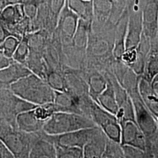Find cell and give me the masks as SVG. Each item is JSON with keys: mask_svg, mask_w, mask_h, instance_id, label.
Masks as SVG:
<instances>
[{"mask_svg": "<svg viewBox=\"0 0 158 158\" xmlns=\"http://www.w3.org/2000/svg\"><path fill=\"white\" fill-rule=\"evenodd\" d=\"M115 28L104 27L98 32L91 30L84 69L95 70L102 73L111 67L115 59L113 55Z\"/></svg>", "mask_w": 158, "mask_h": 158, "instance_id": "obj_1", "label": "cell"}, {"mask_svg": "<svg viewBox=\"0 0 158 158\" xmlns=\"http://www.w3.org/2000/svg\"><path fill=\"white\" fill-rule=\"evenodd\" d=\"M10 89L17 96L36 106L53 102L54 90L45 80L32 73L19 79Z\"/></svg>", "mask_w": 158, "mask_h": 158, "instance_id": "obj_2", "label": "cell"}, {"mask_svg": "<svg viewBox=\"0 0 158 158\" xmlns=\"http://www.w3.org/2000/svg\"><path fill=\"white\" fill-rule=\"evenodd\" d=\"M34 138L35 132L28 133L19 130L0 116V139L15 158H29Z\"/></svg>", "mask_w": 158, "mask_h": 158, "instance_id": "obj_3", "label": "cell"}, {"mask_svg": "<svg viewBox=\"0 0 158 158\" xmlns=\"http://www.w3.org/2000/svg\"><path fill=\"white\" fill-rule=\"evenodd\" d=\"M97 126L91 119L84 115L77 113L57 112L54 113L46 122L43 130L50 135H59Z\"/></svg>", "mask_w": 158, "mask_h": 158, "instance_id": "obj_4", "label": "cell"}, {"mask_svg": "<svg viewBox=\"0 0 158 158\" xmlns=\"http://www.w3.org/2000/svg\"><path fill=\"white\" fill-rule=\"evenodd\" d=\"M36 106L17 96L10 89L0 90V116L14 127H18L17 118L19 114Z\"/></svg>", "mask_w": 158, "mask_h": 158, "instance_id": "obj_5", "label": "cell"}, {"mask_svg": "<svg viewBox=\"0 0 158 158\" xmlns=\"http://www.w3.org/2000/svg\"><path fill=\"white\" fill-rule=\"evenodd\" d=\"M134 106L136 124L148 139L155 135L158 131L156 119L143 102L138 89L128 93Z\"/></svg>", "mask_w": 158, "mask_h": 158, "instance_id": "obj_6", "label": "cell"}, {"mask_svg": "<svg viewBox=\"0 0 158 158\" xmlns=\"http://www.w3.org/2000/svg\"><path fill=\"white\" fill-rule=\"evenodd\" d=\"M127 2L129 15L125 49L138 47L143 31L142 6L134 0H128Z\"/></svg>", "mask_w": 158, "mask_h": 158, "instance_id": "obj_7", "label": "cell"}, {"mask_svg": "<svg viewBox=\"0 0 158 158\" xmlns=\"http://www.w3.org/2000/svg\"><path fill=\"white\" fill-rule=\"evenodd\" d=\"M99 129L98 126L59 135H50L44 131L46 138L54 144L83 148Z\"/></svg>", "mask_w": 158, "mask_h": 158, "instance_id": "obj_8", "label": "cell"}, {"mask_svg": "<svg viewBox=\"0 0 158 158\" xmlns=\"http://www.w3.org/2000/svg\"><path fill=\"white\" fill-rule=\"evenodd\" d=\"M80 18L68 6L67 2L59 17L55 32L59 36L63 46L71 44L78 26Z\"/></svg>", "mask_w": 158, "mask_h": 158, "instance_id": "obj_9", "label": "cell"}, {"mask_svg": "<svg viewBox=\"0 0 158 158\" xmlns=\"http://www.w3.org/2000/svg\"><path fill=\"white\" fill-rule=\"evenodd\" d=\"M142 12V35L150 40L152 44L158 34V0H143Z\"/></svg>", "mask_w": 158, "mask_h": 158, "instance_id": "obj_10", "label": "cell"}, {"mask_svg": "<svg viewBox=\"0 0 158 158\" xmlns=\"http://www.w3.org/2000/svg\"><path fill=\"white\" fill-rule=\"evenodd\" d=\"M121 126V145H131L145 151L146 136L136 123L126 121Z\"/></svg>", "mask_w": 158, "mask_h": 158, "instance_id": "obj_11", "label": "cell"}, {"mask_svg": "<svg viewBox=\"0 0 158 158\" xmlns=\"http://www.w3.org/2000/svg\"><path fill=\"white\" fill-rule=\"evenodd\" d=\"M31 73L26 66L14 60L8 66L0 70V90L10 89L19 79Z\"/></svg>", "mask_w": 158, "mask_h": 158, "instance_id": "obj_12", "label": "cell"}, {"mask_svg": "<svg viewBox=\"0 0 158 158\" xmlns=\"http://www.w3.org/2000/svg\"><path fill=\"white\" fill-rule=\"evenodd\" d=\"M29 158H56L55 145L46 138L44 130L35 132L34 142Z\"/></svg>", "mask_w": 158, "mask_h": 158, "instance_id": "obj_13", "label": "cell"}, {"mask_svg": "<svg viewBox=\"0 0 158 158\" xmlns=\"http://www.w3.org/2000/svg\"><path fill=\"white\" fill-rule=\"evenodd\" d=\"M93 18L91 30L98 32L107 23L113 6V0H93Z\"/></svg>", "mask_w": 158, "mask_h": 158, "instance_id": "obj_14", "label": "cell"}, {"mask_svg": "<svg viewBox=\"0 0 158 158\" xmlns=\"http://www.w3.org/2000/svg\"><path fill=\"white\" fill-rule=\"evenodd\" d=\"M81 71L89 85V96L94 102H97L98 96L107 87V79L102 73L95 70L83 69Z\"/></svg>", "mask_w": 158, "mask_h": 158, "instance_id": "obj_15", "label": "cell"}, {"mask_svg": "<svg viewBox=\"0 0 158 158\" xmlns=\"http://www.w3.org/2000/svg\"><path fill=\"white\" fill-rule=\"evenodd\" d=\"M128 8H127L120 18L115 28V40L113 49V55L115 59L120 60L125 50V40L128 23Z\"/></svg>", "mask_w": 158, "mask_h": 158, "instance_id": "obj_16", "label": "cell"}, {"mask_svg": "<svg viewBox=\"0 0 158 158\" xmlns=\"http://www.w3.org/2000/svg\"><path fill=\"white\" fill-rule=\"evenodd\" d=\"M138 90L143 102L155 117L158 115V96L153 87L152 83L141 76Z\"/></svg>", "mask_w": 158, "mask_h": 158, "instance_id": "obj_17", "label": "cell"}, {"mask_svg": "<svg viewBox=\"0 0 158 158\" xmlns=\"http://www.w3.org/2000/svg\"><path fill=\"white\" fill-rule=\"evenodd\" d=\"M107 139V136L99 127L95 134L83 148L84 158H102Z\"/></svg>", "mask_w": 158, "mask_h": 158, "instance_id": "obj_18", "label": "cell"}, {"mask_svg": "<svg viewBox=\"0 0 158 158\" xmlns=\"http://www.w3.org/2000/svg\"><path fill=\"white\" fill-rule=\"evenodd\" d=\"M18 127L26 132H36L43 130L45 123L40 121L35 116L33 109L19 114L17 118Z\"/></svg>", "mask_w": 158, "mask_h": 158, "instance_id": "obj_19", "label": "cell"}, {"mask_svg": "<svg viewBox=\"0 0 158 158\" xmlns=\"http://www.w3.org/2000/svg\"><path fill=\"white\" fill-rule=\"evenodd\" d=\"M104 76L107 81V87L98 96L96 102L109 113L115 115L118 110V104L111 82L105 75Z\"/></svg>", "mask_w": 158, "mask_h": 158, "instance_id": "obj_20", "label": "cell"}, {"mask_svg": "<svg viewBox=\"0 0 158 158\" xmlns=\"http://www.w3.org/2000/svg\"><path fill=\"white\" fill-rule=\"evenodd\" d=\"M69 8L80 19L92 23L93 18V0H66Z\"/></svg>", "mask_w": 158, "mask_h": 158, "instance_id": "obj_21", "label": "cell"}, {"mask_svg": "<svg viewBox=\"0 0 158 158\" xmlns=\"http://www.w3.org/2000/svg\"><path fill=\"white\" fill-rule=\"evenodd\" d=\"M31 53L43 56L52 35L45 30H39L27 35Z\"/></svg>", "mask_w": 158, "mask_h": 158, "instance_id": "obj_22", "label": "cell"}, {"mask_svg": "<svg viewBox=\"0 0 158 158\" xmlns=\"http://www.w3.org/2000/svg\"><path fill=\"white\" fill-rule=\"evenodd\" d=\"M158 74V42L155 40L147 56L143 73L142 75L151 83Z\"/></svg>", "mask_w": 158, "mask_h": 158, "instance_id": "obj_23", "label": "cell"}, {"mask_svg": "<svg viewBox=\"0 0 158 158\" xmlns=\"http://www.w3.org/2000/svg\"><path fill=\"white\" fill-rule=\"evenodd\" d=\"M25 17L23 4L7 6L0 14V19L6 24L10 31Z\"/></svg>", "mask_w": 158, "mask_h": 158, "instance_id": "obj_24", "label": "cell"}, {"mask_svg": "<svg viewBox=\"0 0 158 158\" xmlns=\"http://www.w3.org/2000/svg\"><path fill=\"white\" fill-rule=\"evenodd\" d=\"M115 117L120 124L129 121L136 123L134 106L130 96L125 102L119 106Z\"/></svg>", "mask_w": 158, "mask_h": 158, "instance_id": "obj_25", "label": "cell"}, {"mask_svg": "<svg viewBox=\"0 0 158 158\" xmlns=\"http://www.w3.org/2000/svg\"><path fill=\"white\" fill-rule=\"evenodd\" d=\"M46 81L55 91H64L66 90L64 72L48 71L46 73Z\"/></svg>", "mask_w": 158, "mask_h": 158, "instance_id": "obj_26", "label": "cell"}, {"mask_svg": "<svg viewBox=\"0 0 158 158\" xmlns=\"http://www.w3.org/2000/svg\"><path fill=\"white\" fill-rule=\"evenodd\" d=\"M29 52L28 38L27 35L23 36L21 40H20L12 58L15 61L25 66L28 58Z\"/></svg>", "mask_w": 158, "mask_h": 158, "instance_id": "obj_27", "label": "cell"}, {"mask_svg": "<svg viewBox=\"0 0 158 158\" xmlns=\"http://www.w3.org/2000/svg\"><path fill=\"white\" fill-rule=\"evenodd\" d=\"M56 158H84L83 149L76 147L63 146L54 144Z\"/></svg>", "mask_w": 158, "mask_h": 158, "instance_id": "obj_28", "label": "cell"}, {"mask_svg": "<svg viewBox=\"0 0 158 158\" xmlns=\"http://www.w3.org/2000/svg\"><path fill=\"white\" fill-rule=\"evenodd\" d=\"M51 20L56 25L60 14L65 6L66 0H44Z\"/></svg>", "mask_w": 158, "mask_h": 158, "instance_id": "obj_29", "label": "cell"}, {"mask_svg": "<svg viewBox=\"0 0 158 158\" xmlns=\"http://www.w3.org/2000/svg\"><path fill=\"white\" fill-rule=\"evenodd\" d=\"M102 158H124L121 144L108 138Z\"/></svg>", "mask_w": 158, "mask_h": 158, "instance_id": "obj_30", "label": "cell"}, {"mask_svg": "<svg viewBox=\"0 0 158 158\" xmlns=\"http://www.w3.org/2000/svg\"><path fill=\"white\" fill-rule=\"evenodd\" d=\"M20 40L14 36H10L0 45V49L2 50L6 56L12 58Z\"/></svg>", "mask_w": 158, "mask_h": 158, "instance_id": "obj_31", "label": "cell"}, {"mask_svg": "<svg viewBox=\"0 0 158 158\" xmlns=\"http://www.w3.org/2000/svg\"><path fill=\"white\" fill-rule=\"evenodd\" d=\"M43 0H25L23 3L25 16L34 20L36 17L40 4Z\"/></svg>", "mask_w": 158, "mask_h": 158, "instance_id": "obj_32", "label": "cell"}, {"mask_svg": "<svg viewBox=\"0 0 158 158\" xmlns=\"http://www.w3.org/2000/svg\"><path fill=\"white\" fill-rule=\"evenodd\" d=\"M146 158H158V131L151 138L146 139Z\"/></svg>", "mask_w": 158, "mask_h": 158, "instance_id": "obj_33", "label": "cell"}, {"mask_svg": "<svg viewBox=\"0 0 158 158\" xmlns=\"http://www.w3.org/2000/svg\"><path fill=\"white\" fill-rule=\"evenodd\" d=\"M138 52L136 48H131L125 49L121 57L120 60L127 66L132 69L138 60Z\"/></svg>", "mask_w": 158, "mask_h": 158, "instance_id": "obj_34", "label": "cell"}, {"mask_svg": "<svg viewBox=\"0 0 158 158\" xmlns=\"http://www.w3.org/2000/svg\"><path fill=\"white\" fill-rule=\"evenodd\" d=\"M125 158H146L145 151L136 147L131 145H122Z\"/></svg>", "mask_w": 158, "mask_h": 158, "instance_id": "obj_35", "label": "cell"}, {"mask_svg": "<svg viewBox=\"0 0 158 158\" xmlns=\"http://www.w3.org/2000/svg\"><path fill=\"white\" fill-rule=\"evenodd\" d=\"M10 36H14V35L10 31L6 24L0 19V45Z\"/></svg>", "mask_w": 158, "mask_h": 158, "instance_id": "obj_36", "label": "cell"}, {"mask_svg": "<svg viewBox=\"0 0 158 158\" xmlns=\"http://www.w3.org/2000/svg\"><path fill=\"white\" fill-rule=\"evenodd\" d=\"M0 158H15L14 155L0 139Z\"/></svg>", "mask_w": 158, "mask_h": 158, "instance_id": "obj_37", "label": "cell"}, {"mask_svg": "<svg viewBox=\"0 0 158 158\" xmlns=\"http://www.w3.org/2000/svg\"><path fill=\"white\" fill-rule=\"evenodd\" d=\"M14 62L13 58L6 56L2 50L0 49V70L8 66Z\"/></svg>", "mask_w": 158, "mask_h": 158, "instance_id": "obj_38", "label": "cell"}, {"mask_svg": "<svg viewBox=\"0 0 158 158\" xmlns=\"http://www.w3.org/2000/svg\"><path fill=\"white\" fill-rule=\"evenodd\" d=\"M8 6L9 5H16L23 3L25 0H6Z\"/></svg>", "mask_w": 158, "mask_h": 158, "instance_id": "obj_39", "label": "cell"}, {"mask_svg": "<svg viewBox=\"0 0 158 158\" xmlns=\"http://www.w3.org/2000/svg\"><path fill=\"white\" fill-rule=\"evenodd\" d=\"M8 6L6 0H0V14Z\"/></svg>", "mask_w": 158, "mask_h": 158, "instance_id": "obj_40", "label": "cell"}, {"mask_svg": "<svg viewBox=\"0 0 158 158\" xmlns=\"http://www.w3.org/2000/svg\"><path fill=\"white\" fill-rule=\"evenodd\" d=\"M152 85L154 90L156 91V94H158V81L153 83Z\"/></svg>", "mask_w": 158, "mask_h": 158, "instance_id": "obj_41", "label": "cell"}, {"mask_svg": "<svg viewBox=\"0 0 158 158\" xmlns=\"http://www.w3.org/2000/svg\"><path fill=\"white\" fill-rule=\"evenodd\" d=\"M158 75H156L155 77H154V79H153L152 82V85L153 83H155V82H158Z\"/></svg>", "mask_w": 158, "mask_h": 158, "instance_id": "obj_42", "label": "cell"}, {"mask_svg": "<svg viewBox=\"0 0 158 158\" xmlns=\"http://www.w3.org/2000/svg\"><path fill=\"white\" fill-rule=\"evenodd\" d=\"M155 118L156 119V123H157V124H158V115H157L155 117Z\"/></svg>", "mask_w": 158, "mask_h": 158, "instance_id": "obj_43", "label": "cell"}, {"mask_svg": "<svg viewBox=\"0 0 158 158\" xmlns=\"http://www.w3.org/2000/svg\"><path fill=\"white\" fill-rule=\"evenodd\" d=\"M156 41H158V40H156Z\"/></svg>", "mask_w": 158, "mask_h": 158, "instance_id": "obj_44", "label": "cell"}]
</instances>
